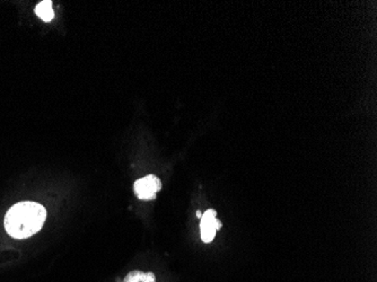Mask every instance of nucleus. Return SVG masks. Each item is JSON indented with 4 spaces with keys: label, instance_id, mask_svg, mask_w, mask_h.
Wrapping results in <instances>:
<instances>
[{
    "label": "nucleus",
    "instance_id": "obj_5",
    "mask_svg": "<svg viewBox=\"0 0 377 282\" xmlns=\"http://www.w3.org/2000/svg\"><path fill=\"white\" fill-rule=\"evenodd\" d=\"M122 282H156L153 272L132 271L127 274Z\"/></svg>",
    "mask_w": 377,
    "mask_h": 282
},
{
    "label": "nucleus",
    "instance_id": "obj_1",
    "mask_svg": "<svg viewBox=\"0 0 377 282\" xmlns=\"http://www.w3.org/2000/svg\"><path fill=\"white\" fill-rule=\"evenodd\" d=\"M47 218V212L42 204L24 201L11 207L5 216V229L11 237L28 239L41 231Z\"/></svg>",
    "mask_w": 377,
    "mask_h": 282
},
{
    "label": "nucleus",
    "instance_id": "obj_3",
    "mask_svg": "<svg viewBox=\"0 0 377 282\" xmlns=\"http://www.w3.org/2000/svg\"><path fill=\"white\" fill-rule=\"evenodd\" d=\"M222 228L221 220L217 219V212L207 210L200 220V234L203 243H211L216 236L217 231Z\"/></svg>",
    "mask_w": 377,
    "mask_h": 282
},
{
    "label": "nucleus",
    "instance_id": "obj_6",
    "mask_svg": "<svg viewBox=\"0 0 377 282\" xmlns=\"http://www.w3.org/2000/svg\"><path fill=\"white\" fill-rule=\"evenodd\" d=\"M201 216H203V214H201V212H197V217L198 218H201Z\"/></svg>",
    "mask_w": 377,
    "mask_h": 282
},
{
    "label": "nucleus",
    "instance_id": "obj_2",
    "mask_svg": "<svg viewBox=\"0 0 377 282\" xmlns=\"http://www.w3.org/2000/svg\"><path fill=\"white\" fill-rule=\"evenodd\" d=\"M136 196L144 201L155 200L157 192L161 189V179L155 175H147L137 179L134 184Z\"/></svg>",
    "mask_w": 377,
    "mask_h": 282
},
{
    "label": "nucleus",
    "instance_id": "obj_4",
    "mask_svg": "<svg viewBox=\"0 0 377 282\" xmlns=\"http://www.w3.org/2000/svg\"><path fill=\"white\" fill-rule=\"evenodd\" d=\"M36 14L38 15L43 22H51L55 19V11L52 9V3L50 0L41 1L36 7Z\"/></svg>",
    "mask_w": 377,
    "mask_h": 282
}]
</instances>
